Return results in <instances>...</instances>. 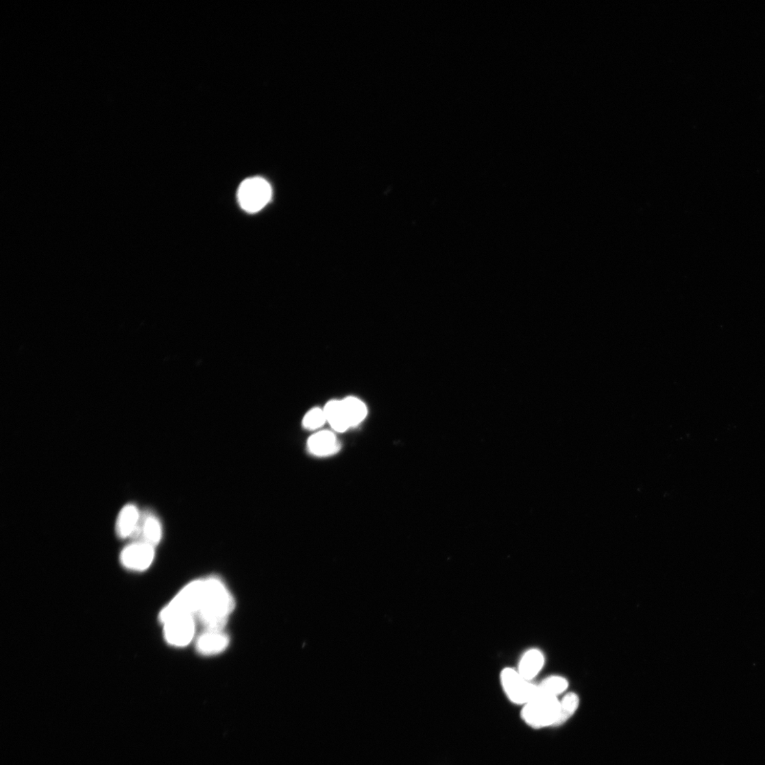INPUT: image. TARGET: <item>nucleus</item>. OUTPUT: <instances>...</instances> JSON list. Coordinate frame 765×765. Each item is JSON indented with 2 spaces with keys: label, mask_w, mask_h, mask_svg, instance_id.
<instances>
[{
  "label": "nucleus",
  "mask_w": 765,
  "mask_h": 765,
  "mask_svg": "<svg viewBox=\"0 0 765 765\" xmlns=\"http://www.w3.org/2000/svg\"><path fill=\"white\" fill-rule=\"evenodd\" d=\"M544 665V656L538 649H531L522 656L519 673L528 681L535 678Z\"/></svg>",
  "instance_id": "f8f14e48"
},
{
  "label": "nucleus",
  "mask_w": 765,
  "mask_h": 765,
  "mask_svg": "<svg viewBox=\"0 0 765 765\" xmlns=\"http://www.w3.org/2000/svg\"><path fill=\"white\" fill-rule=\"evenodd\" d=\"M326 421L324 410L315 409L305 415L303 424L306 429L314 430L321 428Z\"/></svg>",
  "instance_id": "f3484780"
},
{
  "label": "nucleus",
  "mask_w": 765,
  "mask_h": 765,
  "mask_svg": "<svg viewBox=\"0 0 765 765\" xmlns=\"http://www.w3.org/2000/svg\"><path fill=\"white\" fill-rule=\"evenodd\" d=\"M272 190L269 182L260 177L243 181L238 191L241 208L250 214L262 210L271 200Z\"/></svg>",
  "instance_id": "20e7f679"
},
{
  "label": "nucleus",
  "mask_w": 765,
  "mask_h": 765,
  "mask_svg": "<svg viewBox=\"0 0 765 765\" xmlns=\"http://www.w3.org/2000/svg\"><path fill=\"white\" fill-rule=\"evenodd\" d=\"M141 513L134 504H127L121 509L116 522V533L121 539H130L133 535Z\"/></svg>",
  "instance_id": "1a4fd4ad"
},
{
  "label": "nucleus",
  "mask_w": 765,
  "mask_h": 765,
  "mask_svg": "<svg viewBox=\"0 0 765 765\" xmlns=\"http://www.w3.org/2000/svg\"><path fill=\"white\" fill-rule=\"evenodd\" d=\"M538 687V695L555 696L561 694L568 687L567 679L560 676H552L546 678Z\"/></svg>",
  "instance_id": "2eb2a0df"
},
{
  "label": "nucleus",
  "mask_w": 765,
  "mask_h": 765,
  "mask_svg": "<svg viewBox=\"0 0 765 765\" xmlns=\"http://www.w3.org/2000/svg\"><path fill=\"white\" fill-rule=\"evenodd\" d=\"M155 555V546L144 542H132L121 552L120 561L127 569L143 571L151 566Z\"/></svg>",
  "instance_id": "423d86ee"
},
{
  "label": "nucleus",
  "mask_w": 765,
  "mask_h": 765,
  "mask_svg": "<svg viewBox=\"0 0 765 765\" xmlns=\"http://www.w3.org/2000/svg\"><path fill=\"white\" fill-rule=\"evenodd\" d=\"M324 410L326 420L330 424L333 430L343 433L350 428L342 401H330Z\"/></svg>",
  "instance_id": "ddd939ff"
},
{
  "label": "nucleus",
  "mask_w": 765,
  "mask_h": 765,
  "mask_svg": "<svg viewBox=\"0 0 765 765\" xmlns=\"http://www.w3.org/2000/svg\"><path fill=\"white\" fill-rule=\"evenodd\" d=\"M228 644V637L222 631L206 630L199 636L197 648L201 654L212 655L225 651Z\"/></svg>",
  "instance_id": "9d476101"
},
{
  "label": "nucleus",
  "mask_w": 765,
  "mask_h": 765,
  "mask_svg": "<svg viewBox=\"0 0 765 765\" xmlns=\"http://www.w3.org/2000/svg\"><path fill=\"white\" fill-rule=\"evenodd\" d=\"M163 624L165 638L169 644L183 647L193 640L195 633L193 616H178Z\"/></svg>",
  "instance_id": "0eeeda50"
},
{
  "label": "nucleus",
  "mask_w": 765,
  "mask_h": 765,
  "mask_svg": "<svg viewBox=\"0 0 765 765\" xmlns=\"http://www.w3.org/2000/svg\"><path fill=\"white\" fill-rule=\"evenodd\" d=\"M162 538V526L159 519L150 512L141 513L137 527L130 539L156 546Z\"/></svg>",
  "instance_id": "6e6552de"
},
{
  "label": "nucleus",
  "mask_w": 765,
  "mask_h": 765,
  "mask_svg": "<svg viewBox=\"0 0 765 765\" xmlns=\"http://www.w3.org/2000/svg\"><path fill=\"white\" fill-rule=\"evenodd\" d=\"M204 581H195L184 587L160 612L162 624L180 616L197 614L202 602Z\"/></svg>",
  "instance_id": "f03ea898"
},
{
  "label": "nucleus",
  "mask_w": 765,
  "mask_h": 765,
  "mask_svg": "<svg viewBox=\"0 0 765 765\" xmlns=\"http://www.w3.org/2000/svg\"><path fill=\"white\" fill-rule=\"evenodd\" d=\"M342 402L350 427L355 426L365 420L367 409L363 401L350 397L342 400Z\"/></svg>",
  "instance_id": "4468645a"
},
{
  "label": "nucleus",
  "mask_w": 765,
  "mask_h": 765,
  "mask_svg": "<svg viewBox=\"0 0 765 765\" xmlns=\"http://www.w3.org/2000/svg\"><path fill=\"white\" fill-rule=\"evenodd\" d=\"M560 701L555 696H537L524 705L522 717L526 724L535 729L556 725Z\"/></svg>",
  "instance_id": "7ed1b4c3"
},
{
  "label": "nucleus",
  "mask_w": 765,
  "mask_h": 765,
  "mask_svg": "<svg viewBox=\"0 0 765 765\" xmlns=\"http://www.w3.org/2000/svg\"><path fill=\"white\" fill-rule=\"evenodd\" d=\"M234 607L235 602L221 580L210 578L204 581L202 598L197 615L206 630L222 631Z\"/></svg>",
  "instance_id": "f257e3e1"
},
{
  "label": "nucleus",
  "mask_w": 765,
  "mask_h": 765,
  "mask_svg": "<svg viewBox=\"0 0 765 765\" xmlns=\"http://www.w3.org/2000/svg\"><path fill=\"white\" fill-rule=\"evenodd\" d=\"M308 448L312 454L326 457L337 452L339 445L332 433L322 431L315 434L308 439Z\"/></svg>",
  "instance_id": "9b49d317"
},
{
  "label": "nucleus",
  "mask_w": 765,
  "mask_h": 765,
  "mask_svg": "<svg viewBox=\"0 0 765 765\" xmlns=\"http://www.w3.org/2000/svg\"><path fill=\"white\" fill-rule=\"evenodd\" d=\"M500 681L507 697L515 704L526 705L538 694L537 685L529 683L513 668L502 671Z\"/></svg>",
  "instance_id": "39448f33"
},
{
  "label": "nucleus",
  "mask_w": 765,
  "mask_h": 765,
  "mask_svg": "<svg viewBox=\"0 0 765 765\" xmlns=\"http://www.w3.org/2000/svg\"><path fill=\"white\" fill-rule=\"evenodd\" d=\"M579 705V698L574 693L566 695L560 701L558 719L555 726H559L568 720L576 712Z\"/></svg>",
  "instance_id": "dca6fc26"
}]
</instances>
